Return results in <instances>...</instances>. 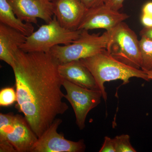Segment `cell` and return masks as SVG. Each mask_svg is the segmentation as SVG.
Listing matches in <instances>:
<instances>
[{"mask_svg":"<svg viewBox=\"0 0 152 152\" xmlns=\"http://www.w3.org/2000/svg\"><path fill=\"white\" fill-rule=\"evenodd\" d=\"M60 64L50 53L26 52L19 49L12 67L15 75L17 107L38 138L56 117L67 111L63 99Z\"/></svg>","mask_w":152,"mask_h":152,"instance_id":"cell-1","label":"cell"},{"mask_svg":"<svg viewBox=\"0 0 152 152\" xmlns=\"http://www.w3.org/2000/svg\"><path fill=\"white\" fill-rule=\"evenodd\" d=\"M80 60L92 74L105 102L107 93L104 85L106 82L121 80L123 84L126 85L129 83L130 79L132 77L150 80L147 74L141 69L132 67L120 61L106 50Z\"/></svg>","mask_w":152,"mask_h":152,"instance_id":"cell-2","label":"cell"},{"mask_svg":"<svg viewBox=\"0 0 152 152\" xmlns=\"http://www.w3.org/2000/svg\"><path fill=\"white\" fill-rule=\"evenodd\" d=\"M81 30L78 38L72 42L56 45L51 49L50 53L60 64L86 58L106 50L110 36V31L100 35Z\"/></svg>","mask_w":152,"mask_h":152,"instance_id":"cell-3","label":"cell"},{"mask_svg":"<svg viewBox=\"0 0 152 152\" xmlns=\"http://www.w3.org/2000/svg\"><path fill=\"white\" fill-rule=\"evenodd\" d=\"M81 30H71L61 26L54 15L51 21L42 25L28 36L20 49L26 52L49 53L58 45H67L77 39Z\"/></svg>","mask_w":152,"mask_h":152,"instance_id":"cell-4","label":"cell"},{"mask_svg":"<svg viewBox=\"0 0 152 152\" xmlns=\"http://www.w3.org/2000/svg\"><path fill=\"white\" fill-rule=\"evenodd\" d=\"M110 31V36L106 48L109 53L128 66L141 69L140 40L135 32L124 22Z\"/></svg>","mask_w":152,"mask_h":152,"instance_id":"cell-5","label":"cell"},{"mask_svg":"<svg viewBox=\"0 0 152 152\" xmlns=\"http://www.w3.org/2000/svg\"><path fill=\"white\" fill-rule=\"evenodd\" d=\"M38 139L24 117L0 114V141H7L17 152H31Z\"/></svg>","mask_w":152,"mask_h":152,"instance_id":"cell-6","label":"cell"},{"mask_svg":"<svg viewBox=\"0 0 152 152\" xmlns=\"http://www.w3.org/2000/svg\"><path fill=\"white\" fill-rule=\"evenodd\" d=\"M63 86L66 92L64 98L69 101L75 112L76 124L82 130L86 126L88 114L100 103L102 93L100 90L86 88L66 80H63Z\"/></svg>","mask_w":152,"mask_h":152,"instance_id":"cell-7","label":"cell"},{"mask_svg":"<svg viewBox=\"0 0 152 152\" xmlns=\"http://www.w3.org/2000/svg\"><path fill=\"white\" fill-rule=\"evenodd\" d=\"M62 122L56 118L32 148L31 152H83L86 148L84 141L75 142L65 138L64 134L57 129Z\"/></svg>","mask_w":152,"mask_h":152,"instance_id":"cell-8","label":"cell"},{"mask_svg":"<svg viewBox=\"0 0 152 152\" xmlns=\"http://www.w3.org/2000/svg\"><path fill=\"white\" fill-rule=\"evenodd\" d=\"M129 17L127 14L113 10L104 4L87 9L77 30L104 29L110 31Z\"/></svg>","mask_w":152,"mask_h":152,"instance_id":"cell-9","label":"cell"},{"mask_svg":"<svg viewBox=\"0 0 152 152\" xmlns=\"http://www.w3.org/2000/svg\"><path fill=\"white\" fill-rule=\"evenodd\" d=\"M16 15L26 23L37 24V19L46 23L54 16L52 0H7Z\"/></svg>","mask_w":152,"mask_h":152,"instance_id":"cell-10","label":"cell"},{"mask_svg":"<svg viewBox=\"0 0 152 152\" xmlns=\"http://www.w3.org/2000/svg\"><path fill=\"white\" fill-rule=\"evenodd\" d=\"M54 15L63 27L77 30L87 9L81 0H53Z\"/></svg>","mask_w":152,"mask_h":152,"instance_id":"cell-11","label":"cell"},{"mask_svg":"<svg viewBox=\"0 0 152 152\" xmlns=\"http://www.w3.org/2000/svg\"><path fill=\"white\" fill-rule=\"evenodd\" d=\"M58 71L64 80L86 88L100 90L92 74L80 60L60 64Z\"/></svg>","mask_w":152,"mask_h":152,"instance_id":"cell-12","label":"cell"},{"mask_svg":"<svg viewBox=\"0 0 152 152\" xmlns=\"http://www.w3.org/2000/svg\"><path fill=\"white\" fill-rule=\"evenodd\" d=\"M27 37L20 32L0 23V59L12 67L15 53L25 43Z\"/></svg>","mask_w":152,"mask_h":152,"instance_id":"cell-13","label":"cell"},{"mask_svg":"<svg viewBox=\"0 0 152 152\" xmlns=\"http://www.w3.org/2000/svg\"><path fill=\"white\" fill-rule=\"evenodd\" d=\"M0 23L15 29L28 37L34 32L32 24L17 17L7 0H0Z\"/></svg>","mask_w":152,"mask_h":152,"instance_id":"cell-14","label":"cell"},{"mask_svg":"<svg viewBox=\"0 0 152 152\" xmlns=\"http://www.w3.org/2000/svg\"><path fill=\"white\" fill-rule=\"evenodd\" d=\"M141 53V69L144 71L152 70V40L141 37L140 40Z\"/></svg>","mask_w":152,"mask_h":152,"instance_id":"cell-15","label":"cell"},{"mask_svg":"<svg viewBox=\"0 0 152 152\" xmlns=\"http://www.w3.org/2000/svg\"><path fill=\"white\" fill-rule=\"evenodd\" d=\"M17 101L16 90L12 87L2 89L0 91V106L7 107L12 105Z\"/></svg>","mask_w":152,"mask_h":152,"instance_id":"cell-16","label":"cell"},{"mask_svg":"<svg viewBox=\"0 0 152 152\" xmlns=\"http://www.w3.org/2000/svg\"><path fill=\"white\" fill-rule=\"evenodd\" d=\"M116 152H136L131 143L130 137L128 134L117 136L115 138Z\"/></svg>","mask_w":152,"mask_h":152,"instance_id":"cell-17","label":"cell"},{"mask_svg":"<svg viewBox=\"0 0 152 152\" xmlns=\"http://www.w3.org/2000/svg\"><path fill=\"white\" fill-rule=\"evenodd\" d=\"M99 152H116L114 139L109 137H105L104 143Z\"/></svg>","mask_w":152,"mask_h":152,"instance_id":"cell-18","label":"cell"},{"mask_svg":"<svg viewBox=\"0 0 152 152\" xmlns=\"http://www.w3.org/2000/svg\"><path fill=\"white\" fill-rule=\"evenodd\" d=\"M124 0H105L104 4L113 10L119 11L122 8Z\"/></svg>","mask_w":152,"mask_h":152,"instance_id":"cell-19","label":"cell"},{"mask_svg":"<svg viewBox=\"0 0 152 152\" xmlns=\"http://www.w3.org/2000/svg\"><path fill=\"white\" fill-rule=\"evenodd\" d=\"M0 152H17L13 146L7 141H0Z\"/></svg>","mask_w":152,"mask_h":152,"instance_id":"cell-20","label":"cell"},{"mask_svg":"<svg viewBox=\"0 0 152 152\" xmlns=\"http://www.w3.org/2000/svg\"><path fill=\"white\" fill-rule=\"evenodd\" d=\"M87 9L100 5L104 4L105 0H81Z\"/></svg>","mask_w":152,"mask_h":152,"instance_id":"cell-21","label":"cell"},{"mask_svg":"<svg viewBox=\"0 0 152 152\" xmlns=\"http://www.w3.org/2000/svg\"><path fill=\"white\" fill-rule=\"evenodd\" d=\"M141 20L144 27H152V15L142 14Z\"/></svg>","mask_w":152,"mask_h":152,"instance_id":"cell-22","label":"cell"},{"mask_svg":"<svg viewBox=\"0 0 152 152\" xmlns=\"http://www.w3.org/2000/svg\"><path fill=\"white\" fill-rule=\"evenodd\" d=\"M141 37H145L152 40V27H144L140 31Z\"/></svg>","mask_w":152,"mask_h":152,"instance_id":"cell-23","label":"cell"},{"mask_svg":"<svg viewBox=\"0 0 152 152\" xmlns=\"http://www.w3.org/2000/svg\"><path fill=\"white\" fill-rule=\"evenodd\" d=\"M142 14L152 15V1L146 3L142 9Z\"/></svg>","mask_w":152,"mask_h":152,"instance_id":"cell-24","label":"cell"},{"mask_svg":"<svg viewBox=\"0 0 152 152\" xmlns=\"http://www.w3.org/2000/svg\"><path fill=\"white\" fill-rule=\"evenodd\" d=\"M148 75V78L149 80H152V70L151 71H144Z\"/></svg>","mask_w":152,"mask_h":152,"instance_id":"cell-25","label":"cell"}]
</instances>
